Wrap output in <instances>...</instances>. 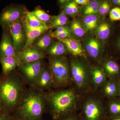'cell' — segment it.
<instances>
[{
    "label": "cell",
    "instance_id": "cell-26",
    "mask_svg": "<svg viewBox=\"0 0 120 120\" xmlns=\"http://www.w3.org/2000/svg\"><path fill=\"white\" fill-rule=\"evenodd\" d=\"M68 19L67 15L64 11L57 16L53 17L52 22L49 26L50 28H57L62 26H65L67 24Z\"/></svg>",
    "mask_w": 120,
    "mask_h": 120
},
{
    "label": "cell",
    "instance_id": "cell-30",
    "mask_svg": "<svg viewBox=\"0 0 120 120\" xmlns=\"http://www.w3.org/2000/svg\"><path fill=\"white\" fill-rule=\"evenodd\" d=\"M79 7L75 1L69 2L65 5L64 11L68 15L72 16L77 14L79 11Z\"/></svg>",
    "mask_w": 120,
    "mask_h": 120
},
{
    "label": "cell",
    "instance_id": "cell-14",
    "mask_svg": "<svg viewBox=\"0 0 120 120\" xmlns=\"http://www.w3.org/2000/svg\"><path fill=\"white\" fill-rule=\"evenodd\" d=\"M53 87V80L49 69H44L32 87L42 91Z\"/></svg>",
    "mask_w": 120,
    "mask_h": 120
},
{
    "label": "cell",
    "instance_id": "cell-23",
    "mask_svg": "<svg viewBox=\"0 0 120 120\" xmlns=\"http://www.w3.org/2000/svg\"><path fill=\"white\" fill-rule=\"evenodd\" d=\"M99 18L96 15L86 16L83 19V26L86 32L91 31L98 26Z\"/></svg>",
    "mask_w": 120,
    "mask_h": 120
},
{
    "label": "cell",
    "instance_id": "cell-44",
    "mask_svg": "<svg viewBox=\"0 0 120 120\" xmlns=\"http://www.w3.org/2000/svg\"><path fill=\"white\" fill-rule=\"evenodd\" d=\"M1 79V77L0 76V82Z\"/></svg>",
    "mask_w": 120,
    "mask_h": 120
},
{
    "label": "cell",
    "instance_id": "cell-35",
    "mask_svg": "<svg viewBox=\"0 0 120 120\" xmlns=\"http://www.w3.org/2000/svg\"><path fill=\"white\" fill-rule=\"evenodd\" d=\"M56 28V30L54 32H52V34H57V33H61V32L71 31L70 28L68 27L67 26H60Z\"/></svg>",
    "mask_w": 120,
    "mask_h": 120
},
{
    "label": "cell",
    "instance_id": "cell-8",
    "mask_svg": "<svg viewBox=\"0 0 120 120\" xmlns=\"http://www.w3.org/2000/svg\"><path fill=\"white\" fill-rule=\"evenodd\" d=\"M19 67L26 82L32 87L45 69L42 60L26 64H20Z\"/></svg>",
    "mask_w": 120,
    "mask_h": 120
},
{
    "label": "cell",
    "instance_id": "cell-13",
    "mask_svg": "<svg viewBox=\"0 0 120 120\" xmlns=\"http://www.w3.org/2000/svg\"><path fill=\"white\" fill-rule=\"evenodd\" d=\"M107 79L115 81L120 80V65L116 59L111 56L102 64V68Z\"/></svg>",
    "mask_w": 120,
    "mask_h": 120
},
{
    "label": "cell",
    "instance_id": "cell-19",
    "mask_svg": "<svg viewBox=\"0 0 120 120\" xmlns=\"http://www.w3.org/2000/svg\"><path fill=\"white\" fill-rule=\"evenodd\" d=\"M0 62L2 68L4 76L10 75L18 66L19 63L15 57L4 56L0 57Z\"/></svg>",
    "mask_w": 120,
    "mask_h": 120
},
{
    "label": "cell",
    "instance_id": "cell-16",
    "mask_svg": "<svg viewBox=\"0 0 120 120\" xmlns=\"http://www.w3.org/2000/svg\"><path fill=\"white\" fill-rule=\"evenodd\" d=\"M59 41L64 44L68 50L73 56L85 57L84 50L79 41L69 38L59 39Z\"/></svg>",
    "mask_w": 120,
    "mask_h": 120
},
{
    "label": "cell",
    "instance_id": "cell-7",
    "mask_svg": "<svg viewBox=\"0 0 120 120\" xmlns=\"http://www.w3.org/2000/svg\"><path fill=\"white\" fill-rule=\"evenodd\" d=\"M20 19L11 23L8 26L14 48L17 52L23 50L26 41V33L22 22Z\"/></svg>",
    "mask_w": 120,
    "mask_h": 120
},
{
    "label": "cell",
    "instance_id": "cell-1",
    "mask_svg": "<svg viewBox=\"0 0 120 120\" xmlns=\"http://www.w3.org/2000/svg\"><path fill=\"white\" fill-rule=\"evenodd\" d=\"M45 95L51 115L58 120L71 116L79 101V94L75 88L50 91Z\"/></svg>",
    "mask_w": 120,
    "mask_h": 120
},
{
    "label": "cell",
    "instance_id": "cell-41",
    "mask_svg": "<svg viewBox=\"0 0 120 120\" xmlns=\"http://www.w3.org/2000/svg\"><path fill=\"white\" fill-rule=\"evenodd\" d=\"M118 97L120 98V80L118 81Z\"/></svg>",
    "mask_w": 120,
    "mask_h": 120
},
{
    "label": "cell",
    "instance_id": "cell-24",
    "mask_svg": "<svg viewBox=\"0 0 120 120\" xmlns=\"http://www.w3.org/2000/svg\"><path fill=\"white\" fill-rule=\"evenodd\" d=\"M24 19L27 24L30 26L34 28H38L47 25L38 19L35 16L33 15L31 12L26 11L24 12Z\"/></svg>",
    "mask_w": 120,
    "mask_h": 120
},
{
    "label": "cell",
    "instance_id": "cell-33",
    "mask_svg": "<svg viewBox=\"0 0 120 120\" xmlns=\"http://www.w3.org/2000/svg\"><path fill=\"white\" fill-rule=\"evenodd\" d=\"M71 31H68L57 34H52L50 35L52 37H55L59 40L69 38L71 34Z\"/></svg>",
    "mask_w": 120,
    "mask_h": 120
},
{
    "label": "cell",
    "instance_id": "cell-37",
    "mask_svg": "<svg viewBox=\"0 0 120 120\" xmlns=\"http://www.w3.org/2000/svg\"><path fill=\"white\" fill-rule=\"evenodd\" d=\"M75 2L77 4L86 5L88 4L90 1L89 0H75Z\"/></svg>",
    "mask_w": 120,
    "mask_h": 120
},
{
    "label": "cell",
    "instance_id": "cell-38",
    "mask_svg": "<svg viewBox=\"0 0 120 120\" xmlns=\"http://www.w3.org/2000/svg\"><path fill=\"white\" fill-rule=\"evenodd\" d=\"M58 120H79L77 117L72 116L71 115V116H68Z\"/></svg>",
    "mask_w": 120,
    "mask_h": 120
},
{
    "label": "cell",
    "instance_id": "cell-11",
    "mask_svg": "<svg viewBox=\"0 0 120 120\" xmlns=\"http://www.w3.org/2000/svg\"><path fill=\"white\" fill-rule=\"evenodd\" d=\"M2 38L0 42V57H15L16 52L13 41L8 27H4Z\"/></svg>",
    "mask_w": 120,
    "mask_h": 120
},
{
    "label": "cell",
    "instance_id": "cell-36",
    "mask_svg": "<svg viewBox=\"0 0 120 120\" xmlns=\"http://www.w3.org/2000/svg\"><path fill=\"white\" fill-rule=\"evenodd\" d=\"M11 118L9 113L6 112H2L0 113V120H11Z\"/></svg>",
    "mask_w": 120,
    "mask_h": 120
},
{
    "label": "cell",
    "instance_id": "cell-29",
    "mask_svg": "<svg viewBox=\"0 0 120 120\" xmlns=\"http://www.w3.org/2000/svg\"><path fill=\"white\" fill-rule=\"evenodd\" d=\"M31 12L39 20L46 24L47 23H51L53 18L45 11L41 9H37Z\"/></svg>",
    "mask_w": 120,
    "mask_h": 120
},
{
    "label": "cell",
    "instance_id": "cell-5",
    "mask_svg": "<svg viewBox=\"0 0 120 120\" xmlns=\"http://www.w3.org/2000/svg\"><path fill=\"white\" fill-rule=\"evenodd\" d=\"M70 68L71 76L76 87L85 91L91 85L90 70L84 62L75 60H71Z\"/></svg>",
    "mask_w": 120,
    "mask_h": 120
},
{
    "label": "cell",
    "instance_id": "cell-21",
    "mask_svg": "<svg viewBox=\"0 0 120 120\" xmlns=\"http://www.w3.org/2000/svg\"><path fill=\"white\" fill-rule=\"evenodd\" d=\"M106 111L109 117L120 116V98L116 97L107 100Z\"/></svg>",
    "mask_w": 120,
    "mask_h": 120
},
{
    "label": "cell",
    "instance_id": "cell-20",
    "mask_svg": "<svg viewBox=\"0 0 120 120\" xmlns=\"http://www.w3.org/2000/svg\"><path fill=\"white\" fill-rule=\"evenodd\" d=\"M112 25L109 22L104 21L100 24L95 30V33L98 38L105 40L109 38L112 34Z\"/></svg>",
    "mask_w": 120,
    "mask_h": 120
},
{
    "label": "cell",
    "instance_id": "cell-17",
    "mask_svg": "<svg viewBox=\"0 0 120 120\" xmlns=\"http://www.w3.org/2000/svg\"><path fill=\"white\" fill-rule=\"evenodd\" d=\"M90 75L91 85L95 89L101 87L108 79L101 68H93L90 70Z\"/></svg>",
    "mask_w": 120,
    "mask_h": 120
},
{
    "label": "cell",
    "instance_id": "cell-22",
    "mask_svg": "<svg viewBox=\"0 0 120 120\" xmlns=\"http://www.w3.org/2000/svg\"><path fill=\"white\" fill-rule=\"evenodd\" d=\"M48 51L51 56L57 57L67 53L68 50L64 44L60 41L51 45L49 48Z\"/></svg>",
    "mask_w": 120,
    "mask_h": 120
},
{
    "label": "cell",
    "instance_id": "cell-42",
    "mask_svg": "<svg viewBox=\"0 0 120 120\" xmlns=\"http://www.w3.org/2000/svg\"><path fill=\"white\" fill-rule=\"evenodd\" d=\"M11 120H22V119H20L19 117H12L11 119Z\"/></svg>",
    "mask_w": 120,
    "mask_h": 120
},
{
    "label": "cell",
    "instance_id": "cell-28",
    "mask_svg": "<svg viewBox=\"0 0 120 120\" xmlns=\"http://www.w3.org/2000/svg\"><path fill=\"white\" fill-rule=\"evenodd\" d=\"M99 1L97 0L90 1L88 4L85 6L83 13L86 16L96 15L98 12Z\"/></svg>",
    "mask_w": 120,
    "mask_h": 120
},
{
    "label": "cell",
    "instance_id": "cell-10",
    "mask_svg": "<svg viewBox=\"0 0 120 120\" xmlns=\"http://www.w3.org/2000/svg\"><path fill=\"white\" fill-rule=\"evenodd\" d=\"M24 12L17 6L7 7L0 15V25L3 28L8 27L11 23L21 19Z\"/></svg>",
    "mask_w": 120,
    "mask_h": 120
},
{
    "label": "cell",
    "instance_id": "cell-39",
    "mask_svg": "<svg viewBox=\"0 0 120 120\" xmlns=\"http://www.w3.org/2000/svg\"><path fill=\"white\" fill-rule=\"evenodd\" d=\"M111 4L114 7H118L120 8V0H110Z\"/></svg>",
    "mask_w": 120,
    "mask_h": 120
},
{
    "label": "cell",
    "instance_id": "cell-31",
    "mask_svg": "<svg viewBox=\"0 0 120 120\" xmlns=\"http://www.w3.org/2000/svg\"><path fill=\"white\" fill-rule=\"evenodd\" d=\"M112 5L110 1H103L99 7L98 12L100 15H105L109 13Z\"/></svg>",
    "mask_w": 120,
    "mask_h": 120
},
{
    "label": "cell",
    "instance_id": "cell-25",
    "mask_svg": "<svg viewBox=\"0 0 120 120\" xmlns=\"http://www.w3.org/2000/svg\"><path fill=\"white\" fill-rule=\"evenodd\" d=\"M52 36L51 35L45 34L40 37L35 43V46L41 51H45L51 45Z\"/></svg>",
    "mask_w": 120,
    "mask_h": 120
},
{
    "label": "cell",
    "instance_id": "cell-6",
    "mask_svg": "<svg viewBox=\"0 0 120 120\" xmlns=\"http://www.w3.org/2000/svg\"><path fill=\"white\" fill-rule=\"evenodd\" d=\"M104 103L100 99L91 97L84 102L82 112L85 120H104L107 113Z\"/></svg>",
    "mask_w": 120,
    "mask_h": 120
},
{
    "label": "cell",
    "instance_id": "cell-9",
    "mask_svg": "<svg viewBox=\"0 0 120 120\" xmlns=\"http://www.w3.org/2000/svg\"><path fill=\"white\" fill-rule=\"evenodd\" d=\"M15 57L19 65L42 60L45 57V55L40 50L31 46L21 52H16Z\"/></svg>",
    "mask_w": 120,
    "mask_h": 120
},
{
    "label": "cell",
    "instance_id": "cell-43",
    "mask_svg": "<svg viewBox=\"0 0 120 120\" xmlns=\"http://www.w3.org/2000/svg\"><path fill=\"white\" fill-rule=\"evenodd\" d=\"M2 112H3V110H2V106H1V103H0V113Z\"/></svg>",
    "mask_w": 120,
    "mask_h": 120
},
{
    "label": "cell",
    "instance_id": "cell-32",
    "mask_svg": "<svg viewBox=\"0 0 120 120\" xmlns=\"http://www.w3.org/2000/svg\"><path fill=\"white\" fill-rule=\"evenodd\" d=\"M110 20L112 22L120 21V8L114 7L109 12Z\"/></svg>",
    "mask_w": 120,
    "mask_h": 120
},
{
    "label": "cell",
    "instance_id": "cell-4",
    "mask_svg": "<svg viewBox=\"0 0 120 120\" xmlns=\"http://www.w3.org/2000/svg\"><path fill=\"white\" fill-rule=\"evenodd\" d=\"M49 69L52 76L53 87H63L69 83L71 71L67 58L61 57L52 59L50 60Z\"/></svg>",
    "mask_w": 120,
    "mask_h": 120
},
{
    "label": "cell",
    "instance_id": "cell-18",
    "mask_svg": "<svg viewBox=\"0 0 120 120\" xmlns=\"http://www.w3.org/2000/svg\"><path fill=\"white\" fill-rule=\"evenodd\" d=\"M101 88L102 94L107 100L118 97V81L107 79Z\"/></svg>",
    "mask_w": 120,
    "mask_h": 120
},
{
    "label": "cell",
    "instance_id": "cell-27",
    "mask_svg": "<svg viewBox=\"0 0 120 120\" xmlns=\"http://www.w3.org/2000/svg\"><path fill=\"white\" fill-rule=\"evenodd\" d=\"M70 30L74 35L79 38L83 37L86 32L81 23L79 20L75 19L72 22Z\"/></svg>",
    "mask_w": 120,
    "mask_h": 120
},
{
    "label": "cell",
    "instance_id": "cell-15",
    "mask_svg": "<svg viewBox=\"0 0 120 120\" xmlns=\"http://www.w3.org/2000/svg\"><path fill=\"white\" fill-rule=\"evenodd\" d=\"M86 51L91 58L97 59L100 56L101 46L98 39L93 37L86 38L84 42Z\"/></svg>",
    "mask_w": 120,
    "mask_h": 120
},
{
    "label": "cell",
    "instance_id": "cell-40",
    "mask_svg": "<svg viewBox=\"0 0 120 120\" xmlns=\"http://www.w3.org/2000/svg\"><path fill=\"white\" fill-rule=\"evenodd\" d=\"M107 120H120V116H117L113 117H108Z\"/></svg>",
    "mask_w": 120,
    "mask_h": 120
},
{
    "label": "cell",
    "instance_id": "cell-2",
    "mask_svg": "<svg viewBox=\"0 0 120 120\" xmlns=\"http://www.w3.org/2000/svg\"><path fill=\"white\" fill-rule=\"evenodd\" d=\"M46 105L45 94L30 88L24 92L15 110L17 117L22 120H41Z\"/></svg>",
    "mask_w": 120,
    "mask_h": 120
},
{
    "label": "cell",
    "instance_id": "cell-3",
    "mask_svg": "<svg viewBox=\"0 0 120 120\" xmlns=\"http://www.w3.org/2000/svg\"><path fill=\"white\" fill-rule=\"evenodd\" d=\"M21 79L11 72L1 77L0 82V103L3 112L10 113L15 110L24 93Z\"/></svg>",
    "mask_w": 120,
    "mask_h": 120
},
{
    "label": "cell",
    "instance_id": "cell-34",
    "mask_svg": "<svg viewBox=\"0 0 120 120\" xmlns=\"http://www.w3.org/2000/svg\"><path fill=\"white\" fill-rule=\"evenodd\" d=\"M114 50L116 51V53L120 56V32L117 35L116 40L114 41Z\"/></svg>",
    "mask_w": 120,
    "mask_h": 120
},
{
    "label": "cell",
    "instance_id": "cell-12",
    "mask_svg": "<svg viewBox=\"0 0 120 120\" xmlns=\"http://www.w3.org/2000/svg\"><path fill=\"white\" fill-rule=\"evenodd\" d=\"M22 20L26 37V44L23 50L31 46L37 38L41 35L50 28L49 26L48 25L38 28H34L30 26L24 19H22Z\"/></svg>",
    "mask_w": 120,
    "mask_h": 120
}]
</instances>
